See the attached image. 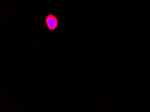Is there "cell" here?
I'll return each mask as SVG.
<instances>
[{
	"label": "cell",
	"mask_w": 150,
	"mask_h": 112,
	"mask_svg": "<svg viewBox=\"0 0 150 112\" xmlns=\"http://www.w3.org/2000/svg\"><path fill=\"white\" fill-rule=\"evenodd\" d=\"M45 23L47 29L50 31H54L58 29L59 24V18L55 15L50 14L45 18Z\"/></svg>",
	"instance_id": "obj_1"
}]
</instances>
